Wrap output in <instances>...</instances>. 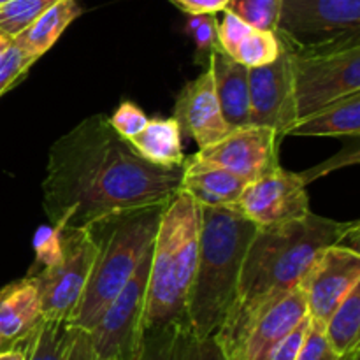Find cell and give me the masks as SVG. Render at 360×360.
I'll return each instance as SVG.
<instances>
[{
    "label": "cell",
    "instance_id": "83f0119b",
    "mask_svg": "<svg viewBox=\"0 0 360 360\" xmlns=\"http://www.w3.org/2000/svg\"><path fill=\"white\" fill-rule=\"evenodd\" d=\"M186 30L195 42V62L207 67L211 55L217 49H220L217 18H214V14H190Z\"/></svg>",
    "mask_w": 360,
    "mask_h": 360
},
{
    "label": "cell",
    "instance_id": "9c48e42d",
    "mask_svg": "<svg viewBox=\"0 0 360 360\" xmlns=\"http://www.w3.org/2000/svg\"><path fill=\"white\" fill-rule=\"evenodd\" d=\"M153 248V246H151ZM151 248L120 294L112 299L94 329L88 330L95 352L104 360H132L144 334L148 280H150Z\"/></svg>",
    "mask_w": 360,
    "mask_h": 360
},
{
    "label": "cell",
    "instance_id": "5b68a950",
    "mask_svg": "<svg viewBox=\"0 0 360 360\" xmlns=\"http://www.w3.org/2000/svg\"><path fill=\"white\" fill-rule=\"evenodd\" d=\"M165 206L144 207L97 221L90 229L97 241V257L88 283L69 323L91 330L112 299L120 294L144 253L153 246Z\"/></svg>",
    "mask_w": 360,
    "mask_h": 360
},
{
    "label": "cell",
    "instance_id": "4dcf8cb0",
    "mask_svg": "<svg viewBox=\"0 0 360 360\" xmlns=\"http://www.w3.org/2000/svg\"><path fill=\"white\" fill-rule=\"evenodd\" d=\"M35 266H51L62 255V239H60V227L56 225H44L35 232L34 238Z\"/></svg>",
    "mask_w": 360,
    "mask_h": 360
},
{
    "label": "cell",
    "instance_id": "484cf974",
    "mask_svg": "<svg viewBox=\"0 0 360 360\" xmlns=\"http://www.w3.org/2000/svg\"><path fill=\"white\" fill-rule=\"evenodd\" d=\"M58 0H9L0 6V34L14 39Z\"/></svg>",
    "mask_w": 360,
    "mask_h": 360
},
{
    "label": "cell",
    "instance_id": "30bf717a",
    "mask_svg": "<svg viewBox=\"0 0 360 360\" xmlns=\"http://www.w3.org/2000/svg\"><path fill=\"white\" fill-rule=\"evenodd\" d=\"M280 141L281 137L267 127H236L220 141L199 148L193 155L250 183L281 167Z\"/></svg>",
    "mask_w": 360,
    "mask_h": 360
},
{
    "label": "cell",
    "instance_id": "f546056e",
    "mask_svg": "<svg viewBox=\"0 0 360 360\" xmlns=\"http://www.w3.org/2000/svg\"><path fill=\"white\" fill-rule=\"evenodd\" d=\"M148 116L134 102H122L112 116H109V125L122 139L129 141L144 129Z\"/></svg>",
    "mask_w": 360,
    "mask_h": 360
},
{
    "label": "cell",
    "instance_id": "8fae6325",
    "mask_svg": "<svg viewBox=\"0 0 360 360\" xmlns=\"http://www.w3.org/2000/svg\"><path fill=\"white\" fill-rule=\"evenodd\" d=\"M248 125L267 127L280 137L287 136L290 127L297 122L290 49L283 44L280 56L274 62L248 69Z\"/></svg>",
    "mask_w": 360,
    "mask_h": 360
},
{
    "label": "cell",
    "instance_id": "d6a6232c",
    "mask_svg": "<svg viewBox=\"0 0 360 360\" xmlns=\"http://www.w3.org/2000/svg\"><path fill=\"white\" fill-rule=\"evenodd\" d=\"M183 360H229L214 336L193 338L185 329L183 334Z\"/></svg>",
    "mask_w": 360,
    "mask_h": 360
},
{
    "label": "cell",
    "instance_id": "7a4b0ae2",
    "mask_svg": "<svg viewBox=\"0 0 360 360\" xmlns=\"http://www.w3.org/2000/svg\"><path fill=\"white\" fill-rule=\"evenodd\" d=\"M359 221H338L311 213L257 227L239 273L234 301L214 338L229 360H239L257 316L301 283L316 257L341 245Z\"/></svg>",
    "mask_w": 360,
    "mask_h": 360
},
{
    "label": "cell",
    "instance_id": "f35d334b",
    "mask_svg": "<svg viewBox=\"0 0 360 360\" xmlns=\"http://www.w3.org/2000/svg\"><path fill=\"white\" fill-rule=\"evenodd\" d=\"M11 44H13V39H9V37H6V35L0 34V56L6 53V49L9 48Z\"/></svg>",
    "mask_w": 360,
    "mask_h": 360
},
{
    "label": "cell",
    "instance_id": "e0dca14e",
    "mask_svg": "<svg viewBox=\"0 0 360 360\" xmlns=\"http://www.w3.org/2000/svg\"><path fill=\"white\" fill-rule=\"evenodd\" d=\"M246 181L227 169L199 160L195 155L185 157L179 192H185L204 207L236 210Z\"/></svg>",
    "mask_w": 360,
    "mask_h": 360
},
{
    "label": "cell",
    "instance_id": "9a60e30c",
    "mask_svg": "<svg viewBox=\"0 0 360 360\" xmlns=\"http://www.w3.org/2000/svg\"><path fill=\"white\" fill-rule=\"evenodd\" d=\"M306 315V295L297 285L257 316L246 334L239 360H267L278 341L290 333Z\"/></svg>",
    "mask_w": 360,
    "mask_h": 360
},
{
    "label": "cell",
    "instance_id": "ab89813d",
    "mask_svg": "<svg viewBox=\"0 0 360 360\" xmlns=\"http://www.w3.org/2000/svg\"><path fill=\"white\" fill-rule=\"evenodd\" d=\"M185 334V330H183ZM181 345H183V336H181V343H179V350H178V360H183V350H181Z\"/></svg>",
    "mask_w": 360,
    "mask_h": 360
},
{
    "label": "cell",
    "instance_id": "f1b7e54d",
    "mask_svg": "<svg viewBox=\"0 0 360 360\" xmlns=\"http://www.w3.org/2000/svg\"><path fill=\"white\" fill-rule=\"evenodd\" d=\"M35 62H37L35 56L28 55L13 42L0 56V97L25 79Z\"/></svg>",
    "mask_w": 360,
    "mask_h": 360
},
{
    "label": "cell",
    "instance_id": "8992f818",
    "mask_svg": "<svg viewBox=\"0 0 360 360\" xmlns=\"http://www.w3.org/2000/svg\"><path fill=\"white\" fill-rule=\"evenodd\" d=\"M285 46L290 49L297 120L360 91V35L311 48Z\"/></svg>",
    "mask_w": 360,
    "mask_h": 360
},
{
    "label": "cell",
    "instance_id": "e575fe53",
    "mask_svg": "<svg viewBox=\"0 0 360 360\" xmlns=\"http://www.w3.org/2000/svg\"><path fill=\"white\" fill-rule=\"evenodd\" d=\"M309 315H306L294 329L288 334H285L280 341L276 343V347L271 350L269 357L267 360H295L297 359L299 352H301L302 345H304L306 334H308L309 329Z\"/></svg>",
    "mask_w": 360,
    "mask_h": 360
},
{
    "label": "cell",
    "instance_id": "6da1fadb",
    "mask_svg": "<svg viewBox=\"0 0 360 360\" xmlns=\"http://www.w3.org/2000/svg\"><path fill=\"white\" fill-rule=\"evenodd\" d=\"M183 164L144 160L105 115L77 123L49 148L42 206L56 227H91L144 207L165 206L181 185Z\"/></svg>",
    "mask_w": 360,
    "mask_h": 360
},
{
    "label": "cell",
    "instance_id": "277c9868",
    "mask_svg": "<svg viewBox=\"0 0 360 360\" xmlns=\"http://www.w3.org/2000/svg\"><path fill=\"white\" fill-rule=\"evenodd\" d=\"M200 206L178 192L164 207L153 248L148 280L144 330L169 323H185L190 287L197 266Z\"/></svg>",
    "mask_w": 360,
    "mask_h": 360
},
{
    "label": "cell",
    "instance_id": "d590c367",
    "mask_svg": "<svg viewBox=\"0 0 360 360\" xmlns=\"http://www.w3.org/2000/svg\"><path fill=\"white\" fill-rule=\"evenodd\" d=\"M65 360H104V359L98 357L97 352H95L90 333L83 329H76L72 345H70L69 354H67Z\"/></svg>",
    "mask_w": 360,
    "mask_h": 360
},
{
    "label": "cell",
    "instance_id": "603a6c76",
    "mask_svg": "<svg viewBox=\"0 0 360 360\" xmlns=\"http://www.w3.org/2000/svg\"><path fill=\"white\" fill-rule=\"evenodd\" d=\"M74 334L76 327L65 320H42L23 343L27 360H65Z\"/></svg>",
    "mask_w": 360,
    "mask_h": 360
},
{
    "label": "cell",
    "instance_id": "d4e9b609",
    "mask_svg": "<svg viewBox=\"0 0 360 360\" xmlns=\"http://www.w3.org/2000/svg\"><path fill=\"white\" fill-rule=\"evenodd\" d=\"M185 323H169L158 329L144 330L143 340L132 360H178Z\"/></svg>",
    "mask_w": 360,
    "mask_h": 360
},
{
    "label": "cell",
    "instance_id": "d6986e66",
    "mask_svg": "<svg viewBox=\"0 0 360 360\" xmlns=\"http://www.w3.org/2000/svg\"><path fill=\"white\" fill-rule=\"evenodd\" d=\"M287 136L294 137H359L360 91L347 95L299 118Z\"/></svg>",
    "mask_w": 360,
    "mask_h": 360
},
{
    "label": "cell",
    "instance_id": "52a82bcc",
    "mask_svg": "<svg viewBox=\"0 0 360 360\" xmlns=\"http://www.w3.org/2000/svg\"><path fill=\"white\" fill-rule=\"evenodd\" d=\"M60 259L30 274L37 281L44 320L69 322L88 283L97 241L86 227H60Z\"/></svg>",
    "mask_w": 360,
    "mask_h": 360
},
{
    "label": "cell",
    "instance_id": "ba28073f",
    "mask_svg": "<svg viewBox=\"0 0 360 360\" xmlns=\"http://www.w3.org/2000/svg\"><path fill=\"white\" fill-rule=\"evenodd\" d=\"M292 48H311L360 35V0H281L276 30Z\"/></svg>",
    "mask_w": 360,
    "mask_h": 360
},
{
    "label": "cell",
    "instance_id": "2e32d148",
    "mask_svg": "<svg viewBox=\"0 0 360 360\" xmlns=\"http://www.w3.org/2000/svg\"><path fill=\"white\" fill-rule=\"evenodd\" d=\"M42 320L41 295L32 274L0 288V350L25 343Z\"/></svg>",
    "mask_w": 360,
    "mask_h": 360
},
{
    "label": "cell",
    "instance_id": "ac0fdd59",
    "mask_svg": "<svg viewBox=\"0 0 360 360\" xmlns=\"http://www.w3.org/2000/svg\"><path fill=\"white\" fill-rule=\"evenodd\" d=\"M214 94L220 104L221 115L229 129L245 127L250 123V88L248 69L232 58L224 49H217L210 58Z\"/></svg>",
    "mask_w": 360,
    "mask_h": 360
},
{
    "label": "cell",
    "instance_id": "60d3db41",
    "mask_svg": "<svg viewBox=\"0 0 360 360\" xmlns=\"http://www.w3.org/2000/svg\"><path fill=\"white\" fill-rule=\"evenodd\" d=\"M6 2H9V0H0V6H2V4H6Z\"/></svg>",
    "mask_w": 360,
    "mask_h": 360
},
{
    "label": "cell",
    "instance_id": "8d00e7d4",
    "mask_svg": "<svg viewBox=\"0 0 360 360\" xmlns=\"http://www.w3.org/2000/svg\"><path fill=\"white\" fill-rule=\"evenodd\" d=\"M186 14H217L225 11L229 0H172Z\"/></svg>",
    "mask_w": 360,
    "mask_h": 360
},
{
    "label": "cell",
    "instance_id": "1f68e13d",
    "mask_svg": "<svg viewBox=\"0 0 360 360\" xmlns=\"http://www.w3.org/2000/svg\"><path fill=\"white\" fill-rule=\"evenodd\" d=\"M295 360H341L340 355L333 350L323 333V323L309 322L308 334H306L304 345L299 352Z\"/></svg>",
    "mask_w": 360,
    "mask_h": 360
},
{
    "label": "cell",
    "instance_id": "7c38bea8",
    "mask_svg": "<svg viewBox=\"0 0 360 360\" xmlns=\"http://www.w3.org/2000/svg\"><path fill=\"white\" fill-rule=\"evenodd\" d=\"M302 174L278 167L271 174L246 183L236 210L257 227H269L308 214L309 197Z\"/></svg>",
    "mask_w": 360,
    "mask_h": 360
},
{
    "label": "cell",
    "instance_id": "cb8c5ba5",
    "mask_svg": "<svg viewBox=\"0 0 360 360\" xmlns=\"http://www.w3.org/2000/svg\"><path fill=\"white\" fill-rule=\"evenodd\" d=\"M281 49H283V44H281L276 32L252 28L250 34L238 46L232 58L243 63L246 69H255V67H262L274 62L280 56Z\"/></svg>",
    "mask_w": 360,
    "mask_h": 360
},
{
    "label": "cell",
    "instance_id": "74e56055",
    "mask_svg": "<svg viewBox=\"0 0 360 360\" xmlns=\"http://www.w3.org/2000/svg\"><path fill=\"white\" fill-rule=\"evenodd\" d=\"M0 360H27L25 345L21 343V345H18V347L0 350Z\"/></svg>",
    "mask_w": 360,
    "mask_h": 360
},
{
    "label": "cell",
    "instance_id": "ffe728a7",
    "mask_svg": "<svg viewBox=\"0 0 360 360\" xmlns=\"http://www.w3.org/2000/svg\"><path fill=\"white\" fill-rule=\"evenodd\" d=\"M181 137V127L178 120L171 116L148 120L144 129L129 139V143L144 160L164 167H176L185 160Z\"/></svg>",
    "mask_w": 360,
    "mask_h": 360
},
{
    "label": "cell",
    "instance_id": "4316f807",
    "mask_svg": "<svg viewBox=\"0 0 360 360\" xmlns=\"http://www.w3.org/2000/svg\"><path fill=\"white\" fill-rule=\"evenodd\" d=\"M225 11L255 30H276L281 0H229Z\"/></svg>",
    "mask_w": 360,
    "mask_h": 360
},
{
    "label": "cell",
    "instance_id": "5bb4252c",
    "mask_svg": "<svg viewBox=\"0 0 360 360\" xmlns=\"http://www.w3.org/2000/svg\"><path fill=\"white\" fill-rule=\"evenodd\" d=\"M172 116L178 120L181 132L193 137L199 148L210 146L231 132L221 115L213 77L207 67L202 74L181 88Z\"/></svg>",
    "mask_w": 360,
    "mask_h": 360
},
{
    "label": "cell",
    "instance_id": "44dd1931",
    "mask_svg": "<svg viewBox=\"0 0 360 360\" xmlns=\"http://www.w3.org/2000/svg\"><path fill=\"white\" fill-rule=\"evenodd\" d=\"M81 13L83 9L77 0H58L48 11H44L30 27L16 35L13 42L39 60L51 49V46H55L60 35Z\"/></svg>",
    "mask_w": 360,
    "mask_h": 360
},
{
    "label": "cell",
    "instance_id": "4fadbf2b",
    "mask_svg": "<svg viewBox=\"0 0 360 360\" xmlns=\"http://www.w3.org/2000/svg\"><path fill=\"white\" fill-rule=\"evenodd\" d=\"M360 283V253L343 245L323 250L302 276L309 319L326 323L348 292Z\"/></svg>",
    "mask_w": 360,
    "mask_h": 360
},
{
    "label": "cell",
    "instance_id": "3957f363",
    "mask_svg": "<svg viewBox=\"0 0 360 360\" xmlns=\"http://www.w3.org/2000/svg\"><path fill=\"white\" fill-rule=\"evenodd\" d=\"M255 232L257 225L238 210L200 206L199 252L186 304V329L193 338L214 336L224 323Z\"/></svg>",
    "mask_w": 360,
    "mask_h": 360
},
{
    "label": "cell",
    "instance_id": "836d02e7",
    "mask_svg": "<svg viewBox=\"0 0 360 360\" xmlns=\"http://www.w3.org/2000/svg\"><path fill=\"white\" fill-rule=\"evenodd\" d=\"M221 13H224V18L218 23V42L227 55L234 56L236 49L241 44L243 39L250 34L252 27L229 11H221Z\"/></svg>",
    "mask_w": 360,
    "mask_h": 360
},
{
    "label": "cell",
    "instance_id": "7402d4cb",
    "mask_svg": "<svg viewBox=\"0 0 360 360\" xmlns=\"http://www.w3.org/2000/svg\"><path fill=\"white\" fill-rule=\"evenodd\" d=\"M323 333L340 357L360 348V283L348 292L327 319Z\"/></svg>",
    "mask_w": 360,
    "mask_h": 360
}]
</instances>
